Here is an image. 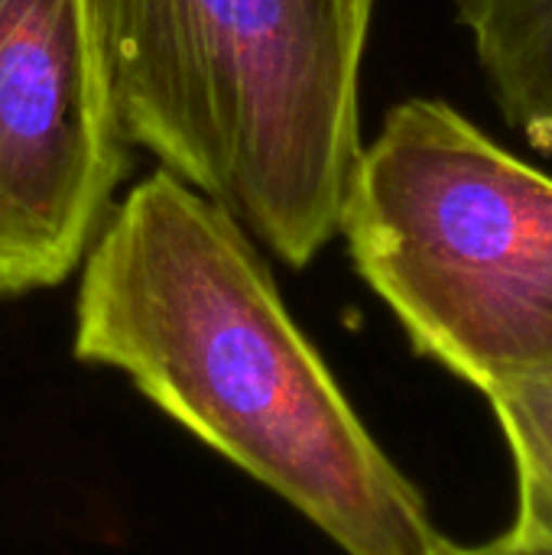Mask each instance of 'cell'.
I'll list each match as a JSON object with an SVG mask.
<instances>
[{
	"mask_svg": "<svg viewBox=\"0 0 552 555\" xmlns=\"http://www.w3.org/2000/svg\"><path fill=\"white\" fill-rule=\"evenodd\" d=\"M439 555H552V543H534V540H521L511 530L491 543L482 546H459L452 540H439Z\"/></svg>",
	"mask_w": 552,
	"mask_h": 555,
	"instance_id": "52a82bcc",
	"label": "cell"
},
{
	"mask_svg": "<svg viewBox=\"0 0 552 555\" xmlns=\"http://www.w3.org/2000/svg\"><path fill=\"white\" fill-rule=\"evenodd\" d=\"M517 468L514 537L552 543V374L485 390Z\"/></svg>",
	"mask_w": 552,
	"mask_h": 555,
	"instance_id": "8992f818",
	"label": "cell"
},
{
	"mask_svg": "<svg viewBox=\"0 0 552 555\" xmlns=\"http://www.w3.org/2000/svg\"><path fill=\"white\" fill-rule=\"evenodd\" d=\"M127 150L88 0H0V296L81 267Z\"/></svg>",
	"mask_w": 552,
	"mask_h": 555,
	"instance_id": "277c9868",
	"label": "cell"
},
{
	"mask_svg": "<svg viewBox=\"0 0 552 555\" xmlns=\"http://www.w3.org/2000/svg\"><path fill=\"white\" fill-rule=\"evenodd\" d=\"M124 137L290 267L332 237L361 153L374 0H88Z\"/></svg>",
	"mask_w": 552,
	"mask_h": 555,
	"instance_id": "7a4b0ae2",
	"label": "cell"
},
{
	"mask_svg": "<svg viewBox=\"0 0 552 555\" xmlns=\"http://www.w3.org/2000/svg\"><path fill=\"white\" fill-rule=\"evenodd\" d=\"M338 234L420 354L482 393L552 374V179L446 101L387 111Z\"/></svg>",
	"mask_w": 552,
	"mask_h": 555,
	"instance_id": "3957f363",
	"label": "cell"
},
{
	"mask_svg": "<svg viewBox=\"0 0 552 555\" xmlns=\"http://www.w3.org/2000/svg\"><path fill=\"white\" fill-rule=\"evenodd\" d=\"M72 351L280 494L345 555H439L420 491L290 315L257 241L166 169L81 260Z\"/></svg>",
	"mask_w": 552,
	"mask_h": 555,
	"instance_id": "6da1fadb",
	"label": "cell"
},
{
	"mask_svg": "<svg viewBox=\"0 0 552 555\" xmlns=\"http://www.w3.org/2000/svg\"><path fill=\"white\" fill-rule=\"evenodd\" d=\"M491 91L534 150H552V0H459Z\"/></svg>",
	"mask_w": 552,
	"mask_h": 555,
	"instance_id": "5b68a950",
	"label": "cell"
}]
</instances>
